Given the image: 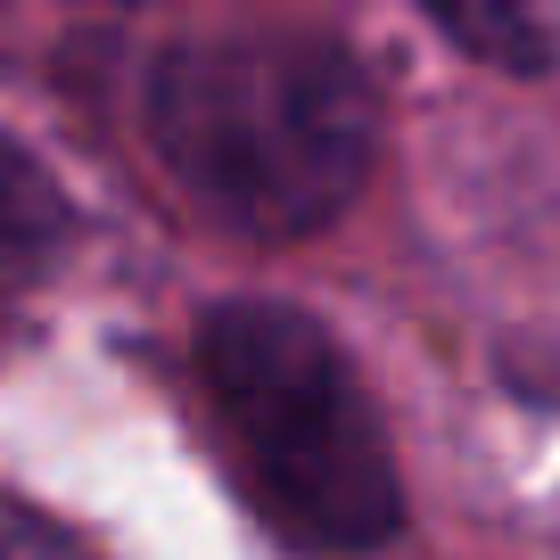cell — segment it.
<instances>
[{
    "instance_id": "obj_4",
    "label": "cell",
    "mask_w": 560,
    "mask_h": 560,
    "mask_svg": "<svg viewBox=\"0 0 560 560\" xmlns=\"http://www.w3.org/2000/svg\"><path fill=\"white\" fill-rule=\"evenodd\" d=\"M58 240H67V198H58V182L0 132V272L50 264Z\"/></svg>"
},
{
    "instance_id": "obj_1",
    "label": "cell",
    "mask_w": 560,
    "mask_h": 560,
    "mask_svg": "<svg viewBox=\"0 0 560 560\" xmlns=\"http://www.w3.org/2000/svg\"><path fill=\"white\" fill-rule=\"evenodd\" d=\"M149 140L231 231L305 240L363 190L380 91L322 34H207L158 58Z\"/></svg>"
},
{
    "instance_id": "obj_5",
    "label": "cell",
    "mask_w": 560,
    "mask_h": 560,
    "mask_svg": "<svg viewBox=\"0 0 560 560\" xmlns=\"http://www.w3.org/2000/svg\"><path fill=\"white\" fill-rule=\"evenodd\" d=\"M0 560H83V544H74L58 520H42L34 503L0 494Z\"/></svg>"
},
{
    "instance_id": "obj_3",
    "label": "cell",
    "mask_w": 560,
    "mask_h": 560,
    "mask_svg": "<svg viewBox=\"0 0 560 560\" xmlns=\"http://www.w3.org/2000/svg\"><path fill=\"white\" fill-rule=\"evenodd\" d=\"M429 18L470 58L511 74H536L560 58V0H429Z\"/></svg>"
},
{
    "instance_id": "obj_2",
    "label": "cell",
    "mask_w": 560,
    "mask_h": 560,
    "mask_svg": "<svg viewBox=\"0 0 560 560\" xmlns=\"http://www.w3.org/2000/svg\"><path fill=\"white\" fill-rule=\"evenodd\" d=\"M198 380L256 511L305 552H371L404 527L387 429L314 314L272 298L198 322Z\"/></svg>"
}]
</instances>
